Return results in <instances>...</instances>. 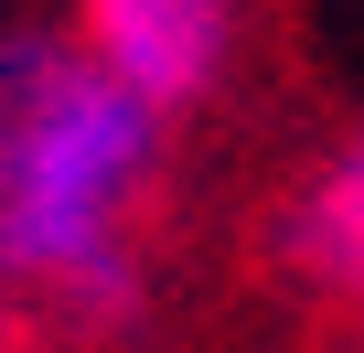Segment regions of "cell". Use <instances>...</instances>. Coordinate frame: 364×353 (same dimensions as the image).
Here are the masks:
<instances>
[{
	"mask_svg": "<svg viewBox=\"0 0 364 353\" xmlns=\"http://www.w3.org/2000/svg\"><path fill=\"white\" fill-rule=\"evenodd\" d=\"M171 118L129 97L75 33H0V300L22 332L150 321V204Z\"/></svg>",
	"mask_w": 364,
	"mask_h": 353,
	"instance_id": "cell-1",
	"label": "cell"
},
{
	"mask_svg": "<svg viewBox=\"0 0 364 353\" xmlns=\"http://www.w3.org/2000/svg\"><path fill=\"white\" fill-rule=\"evenodd\" d=\"M279 268L321 310L364 321V129H343L289 183V204H279Z\"/></svg>",
	"mask_w": 364,
	"mask_h": 353,
	"instance_id": "cell-3",
	"label": "cell"
},
{
	"mask_svg": "<svg viewBox=\"0 0 364 353\" xmlns=\"http://www.w3.org/2000/svg\"><path fill=\"white\" fill-rule=\"evenodd\" d=\"M0 342H22V310H11V300H0Z\"/></svg>",
	"mask_w": 364,
	"mask_h": 353,
	"instance_id": "cell-4",
	"label": "cell"
},
{
	"mask_svg": "<svg viewBox=\"0 0 364 353\" xmlns=\"http://www.w3.org/2000/svg\"><path fill=\"white\" fill-rule=\"evenodd\" d=\"M75 43L182 129L225 97L247 54V0H75Z\"/></svg>",
	"mask_w": 364,
	"mask_h": 353,
	"instance_id": "cell-2",
	"label": "cell"
}]
</instances>
